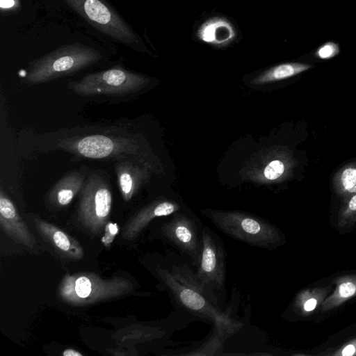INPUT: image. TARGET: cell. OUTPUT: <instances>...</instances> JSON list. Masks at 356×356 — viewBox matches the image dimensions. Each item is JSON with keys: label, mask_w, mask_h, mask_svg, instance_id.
<instances>
[{"label": "cell", "mask_w": 356, "mask_h": 356, "mask_svg": "<svg viewBox=\"0 0 356 356\" xmlns=\"http://www.w3.org/2000/svg\"><path fill=\"white\" fill-rule=\"evenodd\" d=\"M153 272L177 311L187 316L209 322L213 330L225 337L235 334L242 323L212 304L195 281L193 268L181 254L168 250L163 261L156 263Z\"/></svg>", "instance_id": "6da1fadb"}, {"label": "cell", "mask_w": 356, "mask_h": 356, "mask_svg": "<svg viewBox=\"0 0 356 356\" xmlns=\"http://www.w3.org/2000/svg\"><path fill=\"white\" fill-rule=\"evenodd\" d=\"M134 290L133 282L123 277L103 278L93 273L66 274L58 287L63 302L76 307L113 300Z\"/></svg>", "instance_id": "7a4b0ae2"}, {"label": "cell", "mask_w": 356, "mask_h": 356, "mask_svg": "<svg viewBox=\"0 0 356 356\" xmlns=\"http://www.w3.org/2000/svg\"><path fill=\"white\" fill-rule=\"evenodd\" d=\"M226 258L221 238L204 225L201 257L193 274L203 295L223 310L229 308L226 306Z\"/></svg>", "instance_id": "3957f363"}, {"label": "cell", "mask_w": 356, "mask_h": 356, "mask_svg": "<svg viewBox=\"0 0 356 356\" xmlns=\"http://www.w3.org/2000/svg\"><path fill=\"white\" fill-rule=\"evenodd\" d=\"M205 215L222 232L248 245L273 250L284 242L276 225L259 217L236 211H207Z\"/></svg>", "instance_id": "277c9868"}, {"label": "cell", "mask_w": 356, "mask_h": 356, "mask_svg": "<svg viewBox=\"0 0 356 356\" xmlns=\"http://www.w3.org/2000/svg\"><path fill=\"white\" fill-rule=\"evenodd\" d=\"M101 58L92 47L77 43L65 45L34 60L24 81L31 85L47 82L80 71Z\"/></svg>", "instance_id": "5b68a950"}, {"label": "cell", "mask_w": 356, "mask_h": 356, "mask_svg": "<svg viewBox=\"0 0 356 356\" xmlns=\"http://www.w3.org/2000/svg\"><path fill=\"white\" fill-rule=\"evenodd\" d=\"M181 210L163 216L156 227V234L195 268L201 257L204 225L193 213Z\"/></svg>", "instance_id": "8992f818"}, {"label": "cell", "mask_w": 356, "mask_h": 356, "mask_svg": "<svg viewBox=\"0 0 356 356\" xmlns=\"http://www.w3.org/2000/svg\"><path fill=\"white\" fill-rule=\"evenodd\" d=\"M146 81L141 74L121 67H114L88 74L80 80L69 83V88L75 94L83 97H124L140 89Z\"/></svg>", "instance_id": "52a82bcc"}, {"label": "cell", "mask_w": 356, "mask_h": 356, "mask_svg": "<svg viewBox=\"0 0 356 356\" xmlns=\"http://www.w3.org/2000/svg\"><path fill=\"white\" fill-rule=\"evenodd\" d=\"M95 28L134 49L143 47L140 38L106 0H64Z\"/></svg>", "instance_id": "ba28073f"}, {"label": "cell", "mask_w": 356, "mask_h": 356, "mask_svg": "<svg viewBox=\"0 0 356 356\" xmlns=\"http://www.w3.org/2000/svg\"><path fill=\"white\" fill-rule=\"evenodd\" d=\"M78 220L90 233L98 235L108 222L112 208L111 187L104 177L93 174L80 192Z\"/></svg>", "instance_id": "9c48e42d"}, {"label": "cell", "mask_w": 356, "mask_h": 356, "mask_svg": "<svg viewBox=\"0 0 356 356\" xmlns=\"http://www.w3.org/2000/svg\"><path fill=\"white\" fill-rule=\"evenodd\" d=\"M60 148L79 157L91 159H132L137 153L138 145L131 136H116L107 134H92L66 140Z\"/></svg>", "instance_id": "30bf717a"}, {"label": "cell", "mask_w": 356, "mask_h": 356, "mask_svg": "<svg viewBox=\"0 0 356 356\" xmlns=\"http://www.w3.org/2000/svg\"><path fill=\"white\" fill-rule=\"evenodd\" d=\"M0 226L3 232L16 243L31 249L36 246L35 237L2 188L0 191Z\"/></svg>", "instance_id": "8fae6325"}, {"label": "cell", "mask_w": 356, "mask_h": 356, "mask_svg": "<svg viewBox=\"0 0 356 356\" xmlns=\"http://www.w3.org/2000/svg\"><path fill=\"white\" fill-rule=\"evenodd\" d=\"M34 221L40 236L58 254L73 260H79L83 257V248L75 238L50 222L38 218Z\"/></svg>", "instance_id": "7c38bea8"}, {"label": "cell", "mask_w": 356, "mask_h": 356, "mask_svg": "<svg viewBox=\"0 0 356 356\" xmlns=\"http://www.w3.org/2000/svg\"><path fill=\"white\" fill-rule=\"evenodd\" d=\"M181 207L172 201L153 202L139 210L124 227L122 236L127 240L136 238L156 218H161L181 210Z\"/></svg>", "instance_id": "4fadbf2b"}, {"label": "cell", "mask_w": 356, "mask_h": 356, "mask_svg": "<svg viewBox=\"0 0 356 356\" xmlns=\"http://www.w3.org/2000/svg\"><path fill=\"white\" fill-rule=\"evenodd\" d=\"M84 174L72 171L63 176L48 193L49 202L56 207L67 206L81 192L85 183Z\"/></svg>", "instance_id": "5bb4252c"}, {"label": "cell", "mask_w": 356, "mask_h": 356, "mask_svg": "<svg viewBox=\"0 0 356 356\" xmlns=\"http://www.w3.org/2000/svg\"><path fill=\"white\" fill-rule=\"evenodd\" d=\"M197 35L204 42L223 47L236 38V31L232 23L224 17H216L204 22L199 28Z\"/></svg>", "instance_id": "9a60e30c"}, {"label": "cell", "mask_w": 356, "mask_h": 356, "mask_svg": "<svg viewBox=\"0 0 356 356\" xmlns=\"http://www.w3.org/2000/svg\"><path fill=\"white\" fill-rule=\"evenodd\" d=\"M114 168L122 197L124 201L128 202L138 190L143 170L131 159L118 161Z\"/></svg>", "instance_id": "2e32d148"}, {"label": "cell", "mask_w": 356, "mask_h": 356, "mask_svg": "<svg viewBox=\"0 0 356 356\" xmlns=\"http://www.w3.org/2000/svg\"><path fill=\"white\" fill-rule=\"evenodd\" d=\"M334 283L335 289L321 305V312H325L337 308L356 296V275L338 277Z\"/></svg>", "instance_id": "e0dca14e"}, {"label": "cell", "mask_w": 356, "mask_h": 356, "mask_svg": "<svg viewBox=\"0 0 356 356\" xmlns=\"http://www.w3.org/2000/svg\"><path fill=\"white\" fill-rule=\"evenodd\" d=\"M332 289V286L307 289L300 291L293 302V309L301 316H308L313 313L326 298Z\"/></svg>", "instance_id": "ac0fdd59"}, {"label": "cell", "mask_w": 356, "mask_h": 356, "mask_svg": "<svg viewBox=\"0 0 356 356\" xmlns=\"http://www.w3.org/2000/svg\"><path fill=\"white\" fill-rule=\"evenodd\" d=\"M312 67L305 63H286L276 65L257 77L253 83L257 84L277 81L292 77Z\"/></svg>", "instance_id": "d6986e66"}, {"label": "cell", "mask_w": 356, "mask_h": 356, "mask_svg": "<svg viewBox=\"0 0 356 356\" xmlns=\"http://www.w3.org/2000/svg\"><path fill=\"white\" fill-rule=\"evenodd\" d=\"M337 191L343 196L356 193V166L350 165L343 169L335 180Z\"/></svg>", "instance_id": "ffe728a7"}, {"label": "cell", "mask_w": 356, "mask_h": 356, "mask_svg": "<svg viewBox=\"0 0 356 356\" xmlns=\"http://www.w3.org/2000/svg\"><path fill=\"white\" fill-rule=\"evenodd\" d=\"M356 221V193L350 197L342 207L338 220L340 228L350 226Z\"/></svg>", "instance_id": "44dd1931"}, {"label": "cell", "mask_w": 356, "mask_h": 356, "mask_svg": "<svg viewBox=\"0 0 356 356\" xmlns=\"http://www.w3.org/2000/svg\"><path fill=\"white\" fill-rule=\"evenodd\" d=\"M340 51L339 44L332 41L321 45L314 53V56L321 60H327L336 56Z\"/></svg>", "instance_id": "7402d4cb"}, {"label": "cell", "mask_w": 356, "mask_h": 356, "mask_svg": "<svg viewBox=\"0 0 356 356\" xmlns=\"http://www.w3.org/2000/svg\"><path fill=\"white\" fill-rule=\"evenodd\" d=\"M284 170V164L278 160L271 161L264 170L265 177L270 180H273L280 177Z\"/></svg>", "instance_id": "603a6c76"}, {"label": "cell", "mask_w": 356, "mask_h": 356, "mask_svg": "<svg viewBox=\"0 0 356 356\" xmlns=\"http://www.w3.org/2000/svg\"><path fill=\"white\" fill-rule=\"evenodd\" d=\"M104 234L102 238V242L105 246L108 247L112 243L115 236L119 232L118 225L116 223L108 222L104 228Z\"/></svg>", "instance_id": "cb8c5ba5"}, {"label": "cell", "mask_w": 356, "mask_h": 356, "mask_svg": "<svg viewBox=\"0 0 356 356\" xmlns=\"http://www.w3.org/2000/svg\"><path fill=\"white\" fill-rule=\"evenodd\" d=\"M332 356H354L356 355V339H352L334 351L327 354Z\"/></svg>", "instance_id": "d4e9b609"}, {"label": "cell", "mask_w": 356, "mask_h": 356, "mask_svg": "<svg viewBox=\"0 0 356 356\" xmlns=\"http://www.w3.org/2000/svg\"><path fill=\"white\" fill-rule=\"evenodd\" d=\"M63 356H82L83 355L77 351L76 350L72 348L65 349L63 353Z\"/></svg>", "instance_id": "484cf974"}, {"label": "cell", "mask_w": 356, "mask_h": 356, "mask_svg": "<svg viewBox=\"0 0 356 356\" xmlns=\"http://www.w3.org/2000/svg\"><path fill=\"white\" fill-rule=\"evenodd\" d=\"M15 4V0H1V8H9Z\"/></svg>", "instance_id": "4316f807"}]
</instances>
